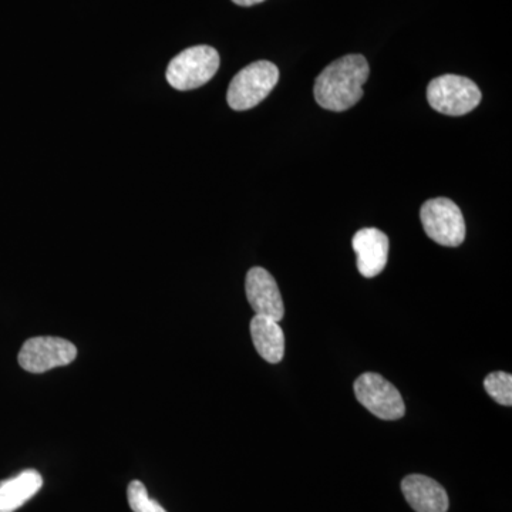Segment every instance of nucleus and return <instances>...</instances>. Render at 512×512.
Instances as JSON below:
<instances>
[{
  "mask_svg": "<svg viewBox=\"0 0 512 512\" xmlns=\"http://www.w3.org/2000/svg\"><path fill=\"white\" fill-rule=\"evenodd\" d=\"M359 403L382 420H399L406 414V406L399 390L376 373H365L355 382Z\"/></svg>",
  "mask_w": 512,
  "mask_h": 512,
  "instance_id": "423d86ee",
  "label": "nucleus"
},
{
  "mask_svg": "<svg viewBox=\"0 0 512 512\" xmlns=\"http://www.w3.org/2000/svg\"><path fill=\"white\" fill-rule=\"evenodd\" d=\"M245 291L249 305L254 309L255 315L266 316L281 322L285 315L284 301L276 284L274 276L264 268L249 269Z\"/></svg>",
  "mask_w": 512,
  "mask_h": 512,
  "instance_id": "6e6552de",
  "label": "nucleus"
},
{
  "mask_svg": "<svg viewBox=\"0 0 512 512\" xmlns=\"http://www.w3.org/2000/svg\"><path fill=\"white\" fill-rule=\"evenodd\" d=\"M402 491L416 512H447L450 507L447 491L433 478L421 474L407 476L403 478Z\"/></svg>",
  "mask_w": 512,
  "mask_h": 512,
  "instance_id": "9d476101",
  "label": "nucleus"
},
{
  "mask_svg": "<svg viewBox=\"0 0 512 512\" xmlns=\"http://www.w3.org/2000/svg\"><path fill=\"white\" fill-rule=\"evenodd\" d=\"M76 357L77 348L69 340L39 336L23 343L18 360L26 372L39 375L55 367L70 365Z\"/></svg>",
  "mask_w": 512,
  "mask_h": 512,
  "instance_id": "0eeeda50",
  "label": "nucleus"
},
{
  "mask_svg": "<svg viewBox=\"0 0 512 512\" xmlns=\"http://www.w3.org/2000/svg\"><path fill=\"white\" fill-rule=\"evenodd\" d=\"M427 101L441 114L464 116L480 104L481 92L473 80L456 74H446L431 80L427 87Z\"/></svg>",
  "mask_w": 512,
  "mask_h": 512,
  "instance_id": "20e7f679",
  "label": "nucleus"
},
{
  "mask_svg": "<svg viewBox=\"0 0 512 512\" xmlns=\"http://www.w3.org/2000/svg\"><path fill=\"white\" fill-rule=\"evenodd\" d=\"M43 478L39 471L25 470L18 476L0 481V512H15L39 493Z\"/></svg>",
  "mask_w": 512,
  "mask_h": 512,
  "instance_id": "f8f14e48",
  "label": "nucleus"
},
{
  "mask_svg": "<svg viewBox=\"0 0 512 512\" xmlns=\"http://www.w3.org/2000/svg\"><path fill=\"white\" fill-rule=\"evenodd\" d=\"M424 231L443 247H458L466 238V222L460 208L448 198L424 202L420 210Z\"/></svg>",
  "mask_w": 512,
  "mask_h": 512,
  "instance_id": "39448f33",
  "label": "nucleus"
},
{
  "mask_svg": "<svg viewBox=\"0 0 512 512\" xmlns=\"http://www.w3.org/2000/svg\"><path fill=\"white\" fill-rule=\"evenodd\" d=\"M127 500L134 512H167L156 500L148 497L146 485L138 480L128 485Z\"/></svg>",
  "mask_w": 512,
  "mask_h": 512,
  "instance_id": "4468645a",
  "label": "nucleus"
},
{
  "mask_svg": "<svg viewBox=\"0 0 512 512\" xmlns=\"http://www.w3.org/2000/svg\"><path fill=\"white\" fill-rule=\"evenodd\" d=\"M232 2L237 3V5L239 6H245V8H247V6L258 5V3H262L264 2V0H232Z\"/></svg>",
  "mask_w": 512,
  "mask_h": 512,
  "instance_id": "2eb2a0df",
  "label": "nucleus"
},
{
  "mask_svg": "<svg viewBox=\"0 0 512 512\" xmlns=\"http://www.w3.org/2000/svg\"><path fill=\"white\" fill-rule=\"evenodd\" d=\"M251 336L256 352L266 362L276 365L284 359L285 335L279 322L266 316L255 315L251 320Z\"/></svg>",
  "mask_w": 512,
  "mask_h": 512,
  "instance_id": "9b49d317",
  "label": "nucleus"
},
{
  "mask_svg": "<svg viewBox=\"0 0 512 512\" xmlns=\"http://www.w3.org/2000/svg\"><path fill=\"white\" fill-rule=\"evenodd\" d=\"M485 392L490 394L491 399L503 406L512 404V376L510 373L494 372L485 377Z\"/></svg>",
  "mask_w": 512,
  "mask_h": 512,
  "instance_id": "ddd939ff",
  "label": "nucleus"
},
{
  "mask_svg": "<svg viewBox=\"0 0 512 512\" xmlns=\"http://www.w3.org/2000/svg\"><path fill=\"white\" fill-rule=\"evenodd\" d=\"M279 80L274 63L259 60L244 67L229 84L227 100L232 110L245 111L269 96Z\"/></svg>",
  "mask_w": 512,
  "mask_h": 512,
  "instance_id": "7ed1b4c3",
  "label": "nucleus"
},
{
  "mask_svg": "<svg viewBox=\"0 0 512 512\" xmlns=\"http://www.w3.org/2000/svg\"><path fill=\"white\" fill-rule=\"evenodd\" d=\"M352 247L357 255V269L365 278L382 274L389 259V238L377 228H363L353 237Z\"/></svg>",
  "mask_w": 512,
  "mask_h": 512,
  "instance_id": "1a4fd4ad",
  "label": "nucleus"
},
{
  "mask_svg": "<svg viewBox=\"0 0 512 512\" xmlns=\"http://www.w3.org/2000/svg\"><path fill=\"white\" fill-rule=\"evenodd\" d=\"M220 55L211 46H194L174 57L167 67V82L180 92L198 89L220 69Z\"/></svg>",
  "mask_w": 512,
  "mask_h": 512,
  "instance_id": "f03ea898",
  "label": "nucleus"
},
{
  "mask_svg": "<svg viewBox=\"0 0 512 512\" xmlns=\"http://www.w3.org/2000/svg\"><path fill=\"white\" fill-rule=\"evenodd\" d=\"M370 67L362 55L340 57L325 67L316 79L315 99L330 111H345L363 97V84L369 79Z\"/></svg>",
  "mask_w": 512,
  "mask_h": 512,
  "instance_id": "f257e3e1",
  "label": "nucleus"
}]
</instances>
